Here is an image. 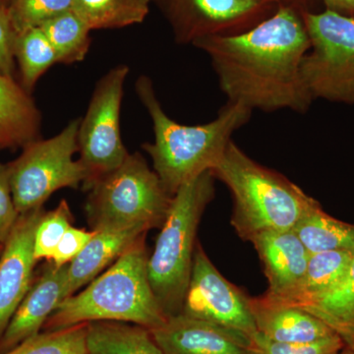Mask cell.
<instances>
[{"label":"cell","instance_id":"4","mask_svg":"<svg viewBox=\"0 0 354 354\" xmlns=\"http://www.w3.org/2000/svg\"><path fill=\"white\" fill-rule=\"evenodd\" d=\"M211 172L230 188L232 225L245 241L263 232L292 230L316 201L283 174L258 164L234 141Z\"/></svg>","mask_w":354,"mask_h":354},{"label":"cell","instance_id":"22","mask_svg":"<svg viewBox=\"0 0 354 354\" xmlns=\"http://www.w3.org/2000/svg\"><path fill=\"white\" fill-rule=\"evenodd\" d=\"M353 256L351 251L342 250L310 254L306 272L297 290L286 299L270 298L283 304L298 305L329 292L346 276Z\"/></svg>","mask_w":354,"mask_h":354},{"label":"cell","instance_id":"28","mask_svg":"<svg viewBox=\"0 0 354 354\" xmlns=\"http://www.w3.org/2000/svg\"><path fill=\"white\" fill-rule=\"evenodd\" d=\"M74 0H13L9 6L16 35L31 28H38L60 14L73 9Z\"/></svg>","mask_w":354,"mask_h":354},{"label":"cell","instance_id":"8","mask_svg":"<svg viewBox=\"0 0 354 354\" xmlns=\"http://www.w3.org/2000/svg\"><path fill=\"white\" fill-rule=\"evenodd\" d=\"M310 48L302 62L314 101L354 104V17L327 10L302 13Z\"/></svg>","mask_w":354,"mask_h":354},{"label":"cell","instance_id":"25","mask_svg":"<svg viewBox=\"0 0 354 354\" xmlns=\"http://www.w3.org/2000/svg\"><path fill=\"white\" fill-rule=\"evenodd\" d=\"M15 57L26 90L34 88L39 79L53 65L58 64L57 53L39 27L16 35Z\"/></svg>","mask_w":354,"mask_h":354},{"label":"cell","instance_id":"34","mask_svg":"<svg viewBox=\"0 0 354 354\" xmlns=\"http://www.w3.org/2000/svg\"><path fill=\"white\" fill-rule=\"evenodd\" d=\"M13 0H0V8L8 9Z\"/></svg>","mask_w":354,"mask_h":354},{"label":"cell","instance_id":"36","mask_svg":"<svg viewBox=\"0 0 354 354\" xmlns=\"http://www.w3.org/2000/svg\"><path fill=\"white\" fill-rule=\"evenodd\" d=\"M339 354H354V351L348 348H344Z\"/></svg>","mask_w":354,"mask_h":354},{"label":"cell","instance_id":"10","mask_svg":"<svg viewBox=\"0 0 354 354\" xmlns=\"http://www.w3.org/2000/svg\"><path fill=\"white\" fill-rule=\"evenodd\" d=\"M181 313L239 330L252 337L258 332L250 298L223 278L200 244Z\"/></svg>","mask_w":354,"mask_h":354},{"label":"cell","instance_id":"30","mask_svg":"<svg viewBox=\"0 0 354 354\" xmlns=\"http://www.w3.org/2000/svg\"><path fill=\"white\" fill-rule=\"evenodd\" d=\"M19 216L11 190L8 165L0 162V244L6 243Z\"/></svg>","mask_w":354,"mask_h":354},{"label":"cell","instance_id":"6","mask_svg":"<svg viewBox=\"0 0 354 354\" xmlns=\"http://www.w3.org/2000/svg\"><path fill=\"white\" fill-rule=\"evenodd\" d=\"M86 216L93 230L162 228L174 196L139 153L101 177L88 190Z\"/></svg>","mask_w":354,"mask_h":354},{"label":"cell","instance_id":"26","mask_svg":"<svg viewBox=\"0 0 354 354\" xmlns=\"http://www.w3.org/2000/svg\"><path fill=\"white\" fill-rule=\"evenodd\" d=\"M88 323L55 330H44L1 354H88Z\"/></svg>","mask_w":354,"mask_h":354},{"label":"cell","instance_id":"31","mask_svg":"<svg viewBox=\"0 0 354 354\" xmlns=\"http://www.w3.org/2000/svg\"><path fill=\"white\" fill-rule=\"evenodd\" d=\"M94 234L95 230L88 232L84 228H76L71 225L55 248V252L51 256V262L57 267L69 265L79 254L82 252L83 249Z\"/></svg>","mask_w":354,"mask_h":354},{"label":"cell","instance_id":"16","mask_svg":"<svg viewBox=\"0 0 354 354\" xmlns=\"http://www.w3.org/2000/svg\"><path fill=\"white\" fill-rule=\"evenodd\" d=\"M250 307L258 333L272 341L309 344L335 334L309 312L266 295L250 298Z\"/></svg>","mask_w":354,"mask_h":354},{"label":"cell","instance_id":"3","mask_svg":"<svg viewBox=\"0 0 354 354\" xmlns=\"http://www.w3.org/2000/svg\"><path fill=\"white\" fill-rule=\"evenodd\" d=\"M148 259L144 234L86 290L62 300L44 329H64L97 321L131 323L150 330L164 325L167 317L149 281Z\"/></svg>","mask_w":354,"mask_h":354},{"label":"cell","instance_id":"19","mask_svg":"<svg viewBox=\"0 0 354 354\" xmlns=\"http://www.w3.org/2000/svg\"><path fill=\"white\" fill-rule=\"evenodd\" d=\"M293 306L320 319L341 337L346 348L354 351V256L346 276L335 288Z\"/></svg>","mask_w":354,"mask_h":354},{"label":"cell","instance_id":"27","mask_svg":"<svg viewBox=\"0 0 354 354\" xmlns=\"http://www.w3.org/2000/svg\"><path fill=\"white\" fill-rule=\"evenodd\" d=\"M72 221L71 209L65 200H62L53 211L44 212L35 232L34 257L36 262L50 261L62 236L71 227Z\"/></svg>","mask_w":354,"mask_h":354},{"label":"cell","instance_id":"12","mask_svg":"<svg viewBox=\"0 0 354 354\" xmlns=\"http://www.w3.org/2000/svg\"><path fill=\"white\" fill-rule=\"evenodd\" d=\"M43 208L20 215L0 254V337L32 283L34 237Z\"/></svg>","mask_w":354,"mask_h":354},{"label":"cell","instance_id":"32","mask_svg":"<svg viewBox=\"0 0 354 354\" xmlns=\"http://www.w3.org/2000/svg\"><path fill=\"white\" fill-rule=\"evenodd\" d=\"M16 32L8 9L0 8V74L13 78Z\"/></svg>","mask_w":354,"mask_h":354},{"label":"cell","instance_id":"11","mask_svg":"<svg viewBox=\"0 0 354 354\" xmlns=\"http://www.w3.org/2000/svg\"><path fill=\"white\" fill-rule=\"evenodd\" d=\"M179 43L234 36L255 27L274 0H162ZM265 20V19H264ZM263 21V20H261ZM258 25V24H257Z\"/></svg>","mask_w":354,"mask_h":354},{"label":"cell","instance_id":"21","mask_svg":"<svg viewBox=\"0 0 354 354\" xmlns=\"http://www.w3.org/2000/svg\"><path fill=\"white\" fill-rule=\"evenodd\" d=\"M292 230L310 254L337 250L354 252V225L330 216L317 200Z\"/></svg>","mask_w":354,"mask_h":354},{"label":"cell","instance_id":"24","mask_svg":"<svg viewBox=\"0 0 354 354\" xmlns=\"http://www.w3.org/2000/svg\"><path fill=\"white\" fill-rule=\"evenodd\" d=\"M39 28L57 53L58 64H72L85 59L91 46V29L73 9Z\"/></svg>","mask_w":354,"mask_h":354},{"label":"cell","instance_id":"5","mask_svg":"<svg viewBox=\"0 0 354 354\" xmlns=\"http://www.w3.org/2000/svg\"><path fill=\"white\" fill-rule=\"evenodd\" d=\"M216 178L211 171L181 186L148 259V277L160 308L167 317L183 311L192 274L198 225L215 197Z\"/></svg>","mask_w":354,"mask_h":354},{"label":"cell","instance_id":"29","mask_svg":"<svg viewBox=\"0 0 354 354\" xmlns=\"http://www.w3.org/2000/svg\"><path fill=\"white\" fill-rule=\"evenodd\" d=\"M344 348L335 334L309 344H288L272 341L257 332L251 337L248 354H339Z\"/></svg>","mask_w":354,"mask_h":354},{"label":"cell","instance_id":"20","mask_svg":"<svg viewBox=\"0 0 354 354\" xmlns=\"http://www.w3.org/2000/svg\"><path fill=\"white\" fill-rule=\"evenodd\" d=\"M88 354H167L150 330L129 323L97 321L88 323Z\"/></svg>","mask_w":354,"mask_h":354},{"label":"cell","instance_id":"18","mask_svg":"<svg viewBox=\"0 0 354 354\" xmlns=\"http://www.w3.org/2000/svg\"><path fill=\"white\" fill-rule=\"evenodd\" d=\"M41 114L32 97L13 78L0 74V132L9 147L37 140Z\"/></svg>","mask_w":354,"mask_h":354},{"label":"cell","instance_id":"9","mask_svg":"<svg viewBox=\"0 0 354 354\" xmlns=\"http://www.w3.org/2000/svg\"><path fill=\"white\" fill-rule=\"evenodd\" d=\"M129 68L124 64L109 70L95 85L87 113L78 131L80 160L86 172L84 190L120 167L129 153L120 134V109Z\"/></svg>","mask_w":354,"mask_h":354},{"label":"cell","instance_id":"15","mask_svg":"<svg viewBox=\"0 0 354 354\" xmlns=\"http://www.w3.org/2000/svg\"><path fill=\"white\" fill-rule=\"evenodd\" d=\"M257 251L269 288L265 295L274 299L290 297L301 283L310 253L293 230H272L251 241Z\"/></svg>","mask_w":354,"mask_h":354},{"label":"cell","instance_id":"7","mask_svg":"<svg viewBox=\"0 0 354 354\" xmlns=\"http://www.w3.org/2000/svg\"><path fill=\"white\" fill-rule=\"evenodd\" d=\"M81 118L70 121L57 136L35 140L24 146L20 157L8 164L11 190L20 215L43 208L57 190L77 188L86 180L79 152L78 131Z\"/></svg>","mask_w":354,"mask_h":354},{"label":"cell","instance_id":"38","mask_svg":"<svg viewBox=\"0 0 354 354\" xmlns=\"http://www.w3.org/2000/svg\"><path fill=\"white\" fill-rule=\"evenodd\" d=\"M1 149H3V147H2L1 145H0V150H1Z\"/></svg>","mask_w":354,"mask_h":354},{"label":"cell","instance_id":"13","mask_svg":"<svg viewBox=\"0 0 354 354\" xmlns=\"http://www.w3.org/2000/svg\"><path fill=\"white\" fill-rule=\"evenodd\" d=\"M150 332L167 354H248L251 344L243 333L183 313Z\"/></svg>","mask_w":354,"mask_h":354},{"label":"cell","instance_id":"17","mask_svg":"<svg viewBox=\"0 0 354 354\" xmlns=\"http://www.w3.org/2000/svg\"><path fill=\"white\" fill-rule=\"evenodd\" d=\"M147 232L148 230L142 227L95 230L94 236L82 252L68 265L66 297L75 295L77 290L88 285Z\"/></svg>","mask_w":354,"mask_h":354},{"label":"cell","instance_id":"23","mask_svg":"<svg viewBox=\"0 0 354 354\" xmlns=\"http://www.w3.org/2000/svg\"><path fill=\"white\" fill-rule=\"evenodd\" d=\"M151 0H74L73 10L91 30L116 29L143 22Z\"/></svg>","mask_w":354,"mask_h":354},{"label":"cell","instance_id":"14","mask_svg":"<svg viewBox=\"0 0 354 354\" xmlns=\"http://www.w3.org/2000/svg\"><path fill=\"white\" fill-rule=\"evenodd\" d=\"M67 274L68 265L57 267L48 261L0 337V354L39 334L60 302L66 298Z\"/></svg>","mask_w":354,"mask_h":354},{"label":"cell","instance_id":"1","mask_svg":"<svg viewBox=\"0 0 354 354\" xmlns=\"http://www.w3.org/2000/svg\"><path fill=\"white\" fill-rule=\"evenodd\" d=\"M193 46L208 55L227 102L252 111L304 113L314 101L301 71L308 32L292 6H279L248 31L198 39Z\"/></svg>","mask_w":354,"mask_h":354},{"label":"cell","instance_id":"33","mask_svg":"<svg viewBox=\"0 0 354 354\" xmlns=\"http://www.w3.org/2000/svg\"><path fill=\"white\" fill-rule=\"evenodd\" d=\"M329 10L344 14L354 15V0H323ZM354 17V16H353Z\"/></svg>","mask_w":354,"mask_h":354},{"label":"cell","instance_id":"2","mask_svg":"<svg viewBox=\"0 0 354 354\" xmlns=\"http://www.w3.org/2000/svg\"><path fill=\"white\" fill-rule=\"evenodd\" d=\"M136 92L152 118L155 134L153 143L144 144L143 149L172 196L184 184L216 167L232 141V135L252 115L251 109L227 102L208 123L179 124L165 113L150 78L139 77Z\"/></svg>","mask_w":354,"mask_h":354},{"label":"cell","instance_id":"37","mask_svg":"<svg viewBox=\"0 0 354 354\" xmlns=\"http://www.w3.org/2000/svg\"><path fill=\"white\" fill-rule=\"evenodd\" d=\"M4 244H0V254H1L2 250H3Z\"/></svg>","mask_w":354,"mask_h":354},{"label":"cell","instance_id":"35","mask_svg":"<svg viewBox=\"0 0 354 354\" xmlns=\"http://www.w3.org/2000/svg\"><path fill=\"white\" fill-rule=\"evenodd\" d=\"M0 145L3 147V148H7L9 147L8 143H7L6 137L3 136L1 132H0Z\"/></svg>","mask_w":354,"mask_h":354}]
</instances>
